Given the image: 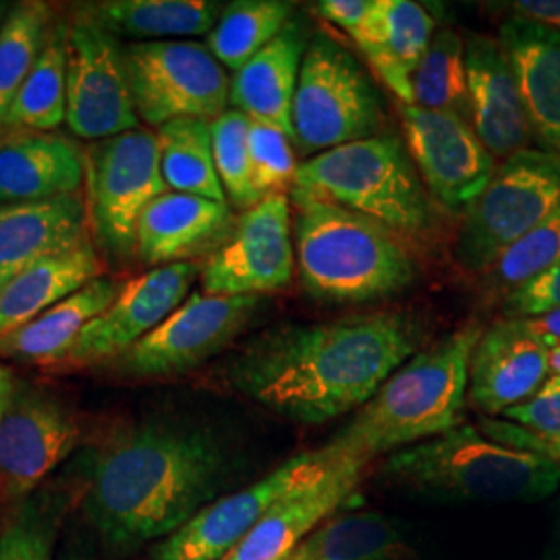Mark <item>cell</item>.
Returning a JSON list of instances; mask_svg holds the SVG:
<instances>
[{
  "label": "cell",
  "instance_id": "9c48e42d",
  "mask_svg": "<svg viewBox=\"0 0 560 560\" xmlns=\"http://www.w3.org/2000/svg\"><path fill=\"white\" fill-rule=\"evenodd\" d=\"M88 221L102 247L127 260L136 254L143 210L168 191L162 179L156 131L133 129L94 141L85 152Z\"/></svg>",
  "mask_w": 560,
  "mask_h": 560
},
{
  "label": "cell",
  "instance_id": "8fae6325",
  "mask_svg": "<svg viewBox=\"0 0 560 560\" xmlns=\"http://www.w3.org/2000/svg\"><path fill=\"white\" fill-rule=\"evenodd\" d=\"M122 46L83 9L67 32V125L81 140L138 129Z\"/></svg>",
  "mask_w": 560,
  "mask_h": 560
},
{
  "label": "cell",
  "instance_id": "ba28073f",
  "mask_svg": "<svg viewBox=\"0 0 560 560\" xmlns=\"http://www.w3.org/2000/svg\"><path fill=\"white\" fill-rule=\"evenodd\" d=\"M382 104L360 62L330 36L307 44L293 102V136L303 154L378 136Z\"/></svg>",
  "mask_w": 560,
  "mask_h": 560
},
{
  "label": "cell",
  "instance_id": "7402d4cb",
  "mask_svg": "<svg viewBox=\"0 0 560 560\" xmlns=\"http://www.w3.org/2000/svg\"><path fill=\"white\" fill-rule=\"evenodd\" d=\"M499 42L517 75L532 136L560 156V32L511 15Z\"/></svg>",
  "mask_w": 560,
  "mask_h": 560
},
{
  "label": "cell",
  "instance_id": "c3c4849f",
  "mask_svg": "<svg viewBox=\"0 0 560 560\" xmlns=\"http://www.w3.org/2000/svg\"><path fill=\"white\" fill-rule=\"evenodd\" d=\"M7 13H9V4L0 2V27H2V21L7 18Z\"/></svg>",
  "mask_w": 560,
  "mask_h": 560
},
{
  "label": "cell",
  "instance_id": "4dcf8cb0",
  "mask_svg": "<svg viewBox=\"0 0 560 560\" xmlns=\"http://www.w3.org/2000/svg\"><path fill=\"white\" fill-rule=\"evenodd\" d=\"M67 32L69 23L50 30L40 57L9 106L2 127L50 133L67 120Z\"/></svg>",
  "mask_w": 560,
  "mask_h": 560
},
{
  "label": "cell",
  "instance_id": "f1b7e54d",
  "mask_svg": "<svg viewBox=\"0 0 560 560\" xmlns=\"http://www.w3.org/2000/svg\"><path fill=\"white\" fill-rule=\"evenodd\" d=\"M110 34L171 38L210 34L221 7L208 0H106L81 7Z\"/></svg>",
  "mask_w": 560,
  "mask_h": 560
},
{
  "label": "cell",
  "instance_id": "74e56055",
  "mask_svg": "<svg viewBox=\"0 0 560 560\" xmlns=\"http://www.w3.org/2000/svg\"><path fill=\"white\" fill-rule=\"evenodd\" d=\"M291 143V138L277 127L249 119V164L256 200L284 196L287 189H293L300 166Z\"/></svg>",
  "mask_w": 560,
  "mask_h": 560
},
{
  "label": "cell",
  "instance_id": "60d3db41",
  "mask_svg": "<svg viewBox=\"0 0 560 560\" xmlns=\"http://www.w3.org/2000/svg\"><path fill=\"white\" fill-rule=\"evenodd\" d=\"M502 418L540 436H560V376H550L536 395L506 409Z\"/></svg>",
  "mask_w": 560,
  "mask_h": 560
},
{
  "label": "cell",
  "instance_id": "836d02e7",
  "mask_svg": "<svg viewBox=\"0 0 560 560\" xmlns=\"http://www.w3.org/2000/svg\"><path fill=\"white\" fill-rule=\"evenodd\" d=\"M52 7L30 0L9 9L0 27V127L18 92L40 57L52 30Z\"/></svg>",
  "mask_w": 560,
  "mask_h": 560
},
{
  "label": "cell",
  "instance_id": "e575fe53",
  "mask_svg": "<svg viewBox=\"0 0 560 560\" xmlns=\"http://www.w3.org/2000/svg\"><path fill=\"white\" fill-rule=\"evenodd\" d=\"M413 104L428 110L457 113L467 119L465 42L455 30H441L411 75Z\"/></svg>",
  "mask_w": 560,
  "mask_h": 560
},
{
  "label": "cell",
  "instance_id": "603a6c76",
  "mask_svg": "<svg viewBox=\"0 0 560 560\" xmlns=\"http://www.w3.org/2000/svg\"><path fill=\"white\" fill-rule=\"evenodd\" d=\"M305 50L307 40L303 23L289 21L275 40L235 73L229 96L235 110L245 113L249 119L277 127L293 143V102Z\"/></svg>",
  "mask_w": 560,
  "mask_h": 560
},
{
  "label": "cell",
  "instance_id": "1f68e13d",
  "mask_svg": "<svg viewBox=\"0 0 560 560\" xmlns=\"http://www.w3.org/2000/svg\"><path fill=\"white\" fill-rule=\"evenodd\" d=\"M156 138L162 179L168 189L229 203L214 164L210 120H171L159 127Z\"/></svg>",
  "mask_w": 560,
  "mask_h": 560
},
{
  "label": "cell",
  "instance_id": "2e32d148",
  "mask_svg": "<svg viewBox=\"0 0 560 560\" xmlns=\"http://www.w3.org/2000/svg\"><path fill=\"white\" fill-rule=\"evenodd\" d=\"M198 277L196 261H177L125 282L117 300L81 330L59 365L115 363L179 307Z\"/></svg>",
  "mask_w": 560,
  "mask_h": 560
},
{
  "label": "cell",
  "instance_id": "cb8c5ba5",
  "mask_svg": "<svg viewBox=\"0 0 560 560\" xmlns=\"http://www.w3.org/2000/svg\"><path fill=\"white\" fill-rule=\"evenodd\" d=\"M432 34L434 20L418 2L372 0V9L353 40L388 90L411 106V75L428 52Z\"/></svg>",
  "mask_w": 560,
  "mask_h": 560
},
{
  "label": "cell",
  "instance_id": "ffe728a7",
  "mask_svg": "<svg viewBox=\"0 0 560 560\" xmlns=\"http://www.w3.org/2000/svg\"><path fill=\"white\" fill-rule=\"evenodd\" d=\"M465 67L471 127L494 159L506 161L532 138L513 65L501 42L474 36L465 44Z\"/></svg>",
  "mask_w": 560,
  "mask_h": 560
},
{
  "label": "cell",
  "instance_id": "30bf717a",
  "mask_svg": "<svg viewBox=\"0 0 560 560\" xmlns=\"http://www.w3.org/2000/svg\"><path fill=\"white\" fill-rule=\"evenodd\" d=\"M127 80L143 122L214 120L226 110L231 80L200 42H133L122 46Z\"/></svg>",
  "mask_w": 560,
  "mask_h": 560
},
{
  "label": "cell",
  "instance_id": "f546056e",
  "mask_svg": "<svg viewBox=\"0 0 560 560\" xmlns=\"http://www.w3.org/2000/svg\"><path fill=\"white\" fill-rule=\"evenodd\" d=\"M399 527L376 511L332 515L291 552L293 560H407Z\"/></svg>",
  "mask_w": 560,
  "mask_h": 560
},
{
  "label": "cell",
  "instance_id": "d4e9b609",
  "mask_svg": "<svg viewBox=\"0 0 560 560\" xmlns=\"http://www.w3.org/2000/svg\"><path fill=\"white\" fill-rule=\"evenodd\" d=\"M83 152L65 136L23 133L0 141V201L23 203L80 194Z\"/></svg>",
  "mask_w": 560,
  "mask_h": 560
},
{
  "label": "cell",
  "instance_id": "d6a6232c",
  "mask_svg": "<svg viewBox=\"0 0 560 560\" xmlns=\"http://www.w3.org/2000/svg\"><path fill=\"white\" fill-rule=\"evenodd\" d=\"M293 20V4L282 0H237L222 9L208 34V50L224 69L240 71Z\"/></svg>",
  "mask_w": 560,
  "mask_h": 560
},
{
  "label": "cell",
  "instance_id": "8d00e7d4",
  "mask_svg": "<svg viewBox=\"0 0 560 560\" xmlns=\"http://www.w3.org/2000/svg\"><path fill=\"white\" fill-rule=\"evenodd\" d=\"M560 260V203L525 237L511 245L499 261L488 270L490 279L504 291H515L527 280ZM506 293V295H509Z\"/></svg>",
  "mask_w": 560,
  "mask_h": 560
},
{
  "label": "cell",
  "instance_id": "ab89813d",
  "mask_svg": "<svg viewBox=\"0 0 560 560\" xmlns=\"http://www.w3.org/2000/svg\"><path fill=\"white\" fill-rule=\"evenodd\" d=\"M555 310H560V260L536 279L527 280L525 284L511 291L502 303L504 318L520 320L541 316Z\"/></svg>",
  "mask_w": 560,
  "mask_h": 560
},
{
  "label": "cell",
  "instance_id": "d590c367",
  "mask_svg": "<svg viewBox=\"0 0 560 560\" xmlns=\"http://www.w3.org/2000/svg\"><path fill=\"white\" fill-rule=\"evenodd\" d=\"M217 173L231 203L249 210L258 200L252 189L249 164V117L241 110H224L210 120Z\"/></svg>",
  "mask_w": 560,
  "mask_h": 560
},
{
  "label": "cell",
  "instance_id": "f907efd6",
  "mask_svg": "<svg viewBox=\"0 0 560 560\" xmlns=\"http://www.w3.org/2000/svg\"><path fill=\"white\" fill-rule=\"evenodd\" d=\"M559 560H560V557H559Z\"/></svg>",
  "mask_w": 560,
  "mask_h": 560
},
{
  "label": "cell",
  "instance_id": "b9f144b4",
  "mask_svg": "<svg viewBox=\"0 0 560 560\" xmlns=\"http://www.w3.org/2000/svg\"><path fill=\"white\" fill-rule=\"evenodd\" d=\"M480 432L492 441L501 442L504 446L534 453V455L560 463V436H540V434H534V432L521 428L517 423L494 420V418L481 420Z\"/></svg>",
  "mask_w": 560,
  "mask_h": 560
},
{
  "label": "cell",
  "instance_id": "bcb514c9",
  "mask_svg": "<svg viewBox=\"0 0 560 560\" xmlns=\"http://www.w3.org/2000/svg\"><path fill=\"white\" fill-rule=\"evenodd\" d=\"M13 388H15V384H13L11 372L7 368H0V420H2V413L9 405V400H11Z\"/></svg>",
  "mask_w": 560,
  "mask_h": 560
},
{
  "label": "cell",
  "instance_id": "3957f363",
  "mask_svg": "<svg viewBox=\"0 0 560 560\" xmlns=\"http://www.w3.org/2000/svg\"><path fill=\"white\" fill-rule=\"evenodd\" d=\"M481 335V326L467 324L405 361L322 446L324 455L365 467L386 453L393 455L459 428L469 363Z\"/></svg>",
  "mask_w": 560,
  "mask_h": 560
},
{
  "label": "cell",
  "instance_id": "ee69618b",
  "mask_svg": "<svg viewBox=\"0 0 560 560\" xmlns=\"http://www.w3.org/2000/svg\"><path fill=\"white\" fill-rule=\"evenodd\" d=\"M509 7L517 18L560 32V0H515Z\"/></svg>",
  "mask_w": 560,
  "mask_h": 560
},
{
  "label": "cell",
  "instance_id": "277c9868",
  "mask_svg": "<svg viewBox=\"0 0 560 560\" xmlns=\"http://www.w3.org/2000/svg\"><path fill=\"white\" fill-rule=\"evenodd\" d=\"M382 480L442 501L540 502L560 488L559 460L504 446L459 425L432 441L393 453Z\"/></svg>",
  "mask_w": 560,
  "mask_h": 560
},
{
  "label": "cell",
  "instance_id": "4316f807",
  "mask_svg": "<svg viewBox=\"0 0 560 560\" xmlns=\"http://www.w3.org/2000/svg\"><path fill=\"white\" fill-rule=\"evenodd\" d=\"M120 282L108 277L92 280L34 320L0 337V358L52 365L69 353L81 330L117 300Z\"/></svg>",
  "mask_w": 560,
  "mask_h": 560
},
{
  "label": "cell",
  "instance_id": "7bdbcfd3",
  "mask_svg": "<svg viewBox=\"0 0 560 560\" xmlns=\"http://www.w3.org/2000/svg\"><path fill=\"white\" fill-rule=\"evenodd\" d=\"M372 9V0H324L316 11L322 18L340 27L349 38L358 34Z\"/></svg>",
  "mask_w": 560,
  "mask_h": 560
},
{
  "label": "cell",
  "instance_id": "9a60e30c",
  "mask_svg": "<svg viewBox=\"0 0 560 560\" xmlns=\"http://www.w3.org/2000/svg\"><path fill=\"white\" fill-rule=\"evenodd\" d=\"M328 465L330 459L322 448L301 453L245 490L206 504L177 532L164 538L154 552V560L224 559L280 497L316 478Z\"/></svg>",
  "mask_w": 560,
  "mask_h": 560
},
{
  "label": "cell",
  "instance_id": "e0dca14e",
  "mask_svg": "<svg viewBox=\"0 0 560 560\" xmlns=\"http://www.w3.org/2000/svg\"><path fill=\"white\" fill-rule=\"evenodd\" d=\"M80 442V425L59 400L15 390L0 420V501L27 499Z\"/></svg>",
  "mask_w": 560,
  "mask_h": 560
},
{
  "label": "cell",
  "instance_id": "7c38bea8",
  "mask_svg": "<svg viewBox=\"0 0 560 560\" xmlns=\"http://www.w3.org/2000/svg\"><path fill=\"white\" fill-rule=\"evenodd\" d=\"M260 303L258 295L194 293L115 363L119 372L133 378H164L189 372L235 339Z\"/></svg>",
  "mask_w": 560,
  "mask_h": 560
},
{
  "label": "cell",
  "instance_id": "5bb4252c",
  "mask_svg": "<svg viewBox=\"0 0 560 560\" xmlns=\"http://www.w3.org/2000/svg\"><path fill=\"white\" fill-rule=\"evenodd\" d=\"M405 148L428 191L448 210H469L497 173L494 156L457 113L402 104Z\"/></svg>",
  "mask_w": 560,
  "mask_h": 560
},
{
  "label": "cell",
  "instance_id": "681fc988",
  "mask_svg": "<svg viewBox=\"0 0 560 560\" xmlns=\"http://www.w3.org/2000/svg\"><path fill=\"white\" fill-rule=\"evenodd\" d=\"M282 560H293V559H291V555H289V557H287V559H282Z\"/></svg>",
  "mask_w": 560,
  "mask_h": 560
},
{
  "label": "cell",
  "instance_id": "83f0119b",
  "mask_svg": "<svg viewBox=\"0 0 560 560\" xmlns=\"http://www.w3.org/2000/svg\"><path fill=\"white\" fill-rule=\"evenodd\" d=\"M101 277L102 261L90 241L30 266L0 289V337Z\"/></svg>",
  "mask_w": 560,
  "mask_h": 560
},
{
  "label": "cell",
  "instance_id": "6da1fadb",
  "mask_svg": "<svg viewBox=\"0 0 560 560\" xmlns=\"http://www.w3.org/2000/svg\"><path fill=\"white\" fill-rule=\"evenodd\" d=\"M418 342V326L400 314L289 324L249 342L226 378L280 418L314 425L360 409Z\"/></svg>",
  "mask_w": 560,
  "mask_h": 560
},
{
  "label": "cell",
  "instance_id": "52a82bcc",
  "mask_svg": "<svg viewBox=\"0 0 560 560\" xmlns=\"http://www.w3.org/2000/svg\"><path fill=\"white\" fill-rule=\"evenodd\" d=\"M559 203V154L525 148L509 156L467 210L455 245L457 261L469 272L490 270Z\"/></svg>",
  "mask_w": 560,
  "mask_h": 560
},
{
  "label": "cell",
  "instance_id": "f6af8a7d",
  "mask_svg": "<svg viewBox=\"0 0 560 560\" xmlns=\"http://www.w3.org/2000/svg\"><path fill=\"white\" fill-rule=\"evenodd\" d=\"M529 326V330L550 349L555 345H560V310L534 316V318H523Z\"/></svg>",
  "mask_w": 560,
  "mask_h": 560
},
{
  "label": "cell",
  "instance_id": "7dc6e473",
  "mask_svg": "<svg viewBox=\"0 0 560 560\" xmlns=\"http://www.w3.org/2000/svg\"><path fill=\"white\" fill-rule=\"evenodd\" d=\"M548 374L560 376V345L548 349Z\"/></svg>",
  "mask_w": 560,
  "mask_h": 560
},
{
  "label": "cell",
  "instance_id": "8992f818",
  "mask_svg": "<svg viewBox=\"0 0 560 560\" xmlns=\"http://www.w3.org/2000/svg\"><path fill=\"white\" fill-rule=\"evenodd\" d=\"M293 198L330 201L400 235L430 226V201L405 141L390 133L326 150L298 168Z\"/></svg>",
  "mask_w": 560,
  "mask_h": 560
},
{
  "label": "cell",
  "instance_id": "44dd1931",
  "mask_svg": "<svg viewBox=\"0 0 560 560\" xmlns=\"http://www.w3.org/2000/svg\"><path fill=\"white\" fill-rule=\"evenodd\" d=\"M88 229L80 194L0 206V289L30 266L88 243Z\"/></svg>",
  "mask_w": 560,
  "mask_h": 560
},
{
  "label": "cell",
  "instance_id": "ac0fdd59",
  "mask_svg": "<svg viewBox=\"0 0 560 560\" xmlns=\"http://www.w3.org/2000/svg\"><path fill=\"white\" fill-rule=\"evenodd\" d=\"M363 469L358 463L330 460L316 478L280 497L222 560L287 559L314 529L358 494Z\"/></svg>",
  "mask_w": 560,
  "mask_h": 560
},
{
  "label": "cell",
  "instance_id": "4fadbf2b",
  "mask_svg": "<svg viewBox=\"0 0 560 560\" xmlns=\"http://www.w3.org/2000/svg\"><path fill=\"white\" fill-rule=\"evenodd\" d=\"M295 261L291 203L270 196L241 214L226 243L201 266V287L208 295L261 298L291 284Z\"/></svg>",
  "mask_w": 560,
  "mask_h": 560
},
{
  "label": "cell",
  "instance_id": "484cf974",
  "mask_svg": "<svg viewBox=\"0 0 560 560\" xmlns=\"http://www.w3.org/2000/svg\"><path fill=\"white\" fill-rule=\"evenodd\" d=\"M231 206L180 191H164L138 222L136 256L148 266H168L201 252L231 226Z\"/></svg>",
  "mask_w": 560,
  "mask_h": 560
},
{
  "label": "cell",
  "instance_id": "f35d334b",
  "mask_svg": "<svg viewBox=\"0 0 560 560\" xmlns=\"http://www.w3.org/2000/svg\"><path fill=\"white\" fill-rule=\"evenodd\" d=\"M55 536L50 515L27 504L0 536V560H52Z\"/></svg>",
  "mask_w": 560,
  "mask_h": 560
},
{
  "label": "cell",
  "instance_id": "d6986e66",
  "mask_svg": "<svg viewBox=\"0 0 560 560\" xmlns=\"http://www.w3.org/2000/svg\"><path fill=\"white\" fill-rule=\"evenodd\" d=\"M548 381V347L520 318L483 330L469 363V400L486 416H502Z\"/></svg>",
  "mask_w": 560,
  "mask_h": 560
},
{
  "label": "cell",
  "instance_id": "5b68a950",
  "mask_svg": "<svg viewBox=\"0 0 560 560\" xmlns=\"http://www.w3.org/2000/svg\"><path fill=\"white\" fill-rule=\"evenodd\" d=\"M295 260L303 289L322 301L361 303L397 295L418 268L381 222L330 201L293 198Z\"/></svg>",
  "mask_w": 560,
  "mask_h": 560
},
{
  "label": "cell",
  "instance_id": "7a4b0ae2",
  "mask_svg": "<svg viewBox=\"0 0 560 560\" xmlns=\"http://www.w3.org/2000/svg\"><path fill=\"white\" fill-rule=\"evenodd\" d=\"M226 474V451L210 430L148 421L98 453L85 513L106 541L133 548L168 538L217 501Z\"/></svg>",
  "mask_w": 560,
  "mask_h": 560
}]
</instances>
